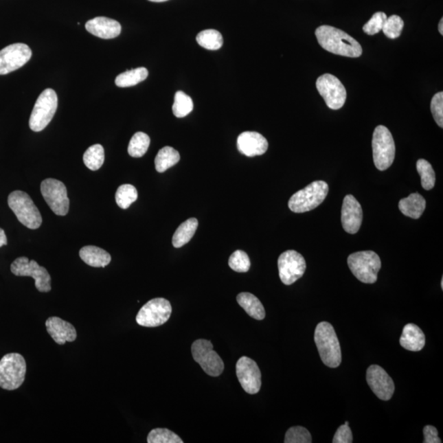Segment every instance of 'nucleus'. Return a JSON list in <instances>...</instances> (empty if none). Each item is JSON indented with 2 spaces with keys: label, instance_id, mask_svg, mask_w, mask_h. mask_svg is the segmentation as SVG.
Returning a JSON list of instances; mask_svg holds the SVG:
<instances>
[{
  "label": "nucleus",
  "instance_id": "nucleus-1",
  "mask_svg": "<svg viewBox=\"0 0 443 443\" xmlns=\"http://www.w3.org/2000/svg\"><path fill=\"white\" fill-rule=\"evenodd\" d=\"M315 36L320 46L328 52L349 58L361 56L360 43L340 29L323 25L315 30Z\"/></svg>",
  "mask_w": 443,
  "mask_h": 443
},
{
  "label": "nucleus",
  "instance_id": "nucleus-2",
  "mask_svg": "<svg viewBox=\"0 0 443 443\" xmlns=\"http://www.w3.org/2000/svg\"><path fill=\"white\" fill-rule=\"evenodd\" d=\"M315 341L323 364L329 368H337L341 363V350L332 324L319 323L315 328Z\"/></svg>",
  "mask_w": 443,
  "mask_h": 443
},
{
  "label": "nucleus",
  "instance_id": "nucleus-3",
  "mask_svg": "<svg viewBox=\"0 0 443 443\" xmlns=\"http://www.w3.org/2000/svg\"><path fill=\"white\" fill-rule=\"evenodd\" d=\"M328 193V185L315 181L290 198L288 207L294 213H306L321 205Z\"/></svg>",
  "mask_w": 443,
  "mask_h": 443
},
{
  "label": "nucleus",
  "instance_id": "nucleus-4",
  "mask_svg": "<svg viewBox=\"0 0 443 443\" xmlns=\"http://www.w3.org/2000/svg\"><path fill=\"white\" fill-rule=\"evenodd\" d=\"M348 264L353 275L364 284H373L377 282L378 273L382 263L374 251H366L353 253L348 259Z\"/></svg>",
  "mask_w": 443,
  "mask_h": 443
},
{
  "label": "nucleus",
  "instance_id": "nucleus-5",
  "mask_svg": "<svg viewBox=\"0 0 443 443\" xmlns=\"http://www.w3.org/2000/svg\"><path fill=\"white\" fill-rule=\"evenodd\" d=\"M27 363L22 354L10 353L0 361V387L5 390L18 389L25 380Z\"/></svg>",
  "mask_w": 443,
  "mask_h": 443
},
{
  "label": "nucleus",
  "instance_id": "nucleus-6",
  "mask_svg": "<svg viewBox=\"0 0 443 443\" xmlns=\"http://www.w3.org/2000/svg\"><path fill=\"white\" fill-rule=\"evenodd\" d=\"M8 204L19 221L30 229H37L41 225L42 217L28 194L22 191L12 192L8 198Z\"/></svg>",
  "mask_w": 443,
  "mask_h": 443
},
{
  "label": "nucleus",
  "instance_id": "nucleus-7",
  "mask_svg": "<svg viewBox=\"0 0 443 443\" xmlns=\"http://www.w3.org/2000/svg\"><path fill=\"white\" fill-rule=\"evenodd\" d=\"M372 147L375 167L380 171L387 170L394 161L396 146L394 137L386 126L380 125L375 128Z\"/></svg>",
  "mask_w": 443,
  "mask_h": 443
},
{
  "label": "nucleus",
  "instance_id": "nucleus-8",
  "mask_svg": "<svg viewBox=\"0 0 443 443\" xmlns=\"http://www.w3.org/2000/svg\"><path fill=\"white\" fill-rule=\"evenodd\" d=\"M58 108V96L53 89H46L41 93L34 106L29 126L33 132H41L47 126L56 115Z\"/></svg>",
  "mask_w": 443,
  "mask_h": 443
},
{
  "label": "nucleus",
  "instance_id": "nucleus-9",
  "mask_svg": "<svg viewBox=\"0 0 443 443\" xmlns=\"http://www.w3.org/2000/svg\"><path fill=\"white\" fill-rule=\"evenodd\" d=\"M211 341L199 339L194 341L192 353L194 360L199 364L209 376L218 377L225 370V363L217 352L214 351Z\"/></svg>",
  "mask_w": 443,
  "mask_h": 443
},
{
  "label": "nucleus",
  "instance_id": "nucleus-10",
  "mask_svg": "<svg viewBox=\"0 0 443 443\" xmlns=\"http://www.w3.org/2000/svg\"><path fill=\"white\" fill-rule=\"evenodd\" d=\"M172 314V306L168 299L155 298L141 307L136 317L141 326L155 328L168 322Z\"/></svg>",
  "mask_w": 443,
  "mask_h": 443
},
{
  "label": "nucleus",
  "instance_id": "nucleus-11",
  "mask_svg": "<svg viewBox=\"0 0 443 443\" xmlns=\"http://www.w3.org/2000/svg\"><path fill=\"white\" fill-rule=\"evenodd\" d=\"M11 272L19 277H32L35 280L36 288L41 293L52 291V277L44 267L36 261L29 260L27 257H19L11 264Z\"/></svg>",
  "mask_w": 443,
  "mask_h": 443
},
{
  "label": "nucleus",
  "instance_id": "nucleus-12",
  "mask_svg": "<svg viewBox=\"0 0 443 443\" xmlns=\"http://www.w3.org/2000/svg\"><path fill=\"white\" fill-rule=\"evenodd\" d=\"M316 87L329 109L337 111L343 107L347 100V91L335 76L328 73L320 76Z\"/></svg>",
  "mask_w": 443,
  "mask_h": 443
},
{
  "label": "nucleus",
  "instance_id": "nucleus-13",
  "mask_svg": "<svg viewBox=\"0 0 443 443\" xmlns=\"http://www.w3.org/2000/svg\"><path fill=\"white\" fill-rule=\"evenodd\" d=\"M41 191L46 203L59 216L69 213L70 202L65 185L62 181L48 179L42 181Z\"/></svg>",
  "mask_w": 443,
  "mask_h": 443
},
{
  "label": "nucleus",
  "instance_id": "nucleus-14",
  "mask_svg": "<svg viewBox=\"0 0 443 443\" xmlns=\"http://www.w3.org/2000/svg\"><path fill=\"white\" fill-rule=\"evenodd\" d=\"M280 280L285 285H292L299 280L306 272V263L304 257L297 251H286L277 261Z\"/></svg>",
  "mask_w": 443,
  "mask_h": 443
},
{
  "label": "nucleus",
  "instance_id": "nucleus-15",
  "mask_svg": "<svg viewBox=\"0 0 443 443\" xmlns=\"http://www.w3.org/2000/svg\"><path fill=\"white\" fill-rule=\"evenodd\" d=\"M32 56V49L23 43L12 44L0 50V75L19 69L26 65Z\"/></svg>",
  "mask_w": 443,
  "mask_h": 443
},
{
  "label": "nucleus",
  "instance_id": "nucleus-16",
  "mask_svg": "<svg viewBox=\"0 0 443 443\" xmlns=\"http://www.w3.org/2000/svg\"><path fill=\"white\" fill-rule=\"evenodd\" d=\"M236 376L245 391L256 394L260 390L261 372L258 365L247 356L240 357L236 365Z\"/></svg>",
  "mask_w": 443,
  "mask_h": 443
},
{
  "label": "nucleus",
  "instance_id": "nucleus-17",
  "mask_svg": "<svg viewBox=\"0 0 443 443\" xmlns=\"http://www.w3.org/2000/svg\"><path fill=\"white\" fill-rule=\"evenodd\" d=\"M366 380L371 390L379 399L389 400L394 396V382L382 367L376 365L370 366L367 370Z\"/></svg>",
  "mask_w": 443,
  "mask_h": 443
},
{
  "label": "nucleus",
  "instance_id": "nucleus-18",
  "mask_svg": "<svg viewBox=\"0 0 443 443\" xmlns=\"http://www.w3.org/2000/svg\"><path fill=\"white\" fill-rule=\"evenodd\" d=\"M341 225L348 234H356L363 220V210L358 201L352 195L345 196L341 208Z\"/></svg>",
  "mask_w": 443,
  "mask_h": 443
},
{
  "label": "nucleus",
  "instance_id": "nucleus-19",
  "mask_svg": "<svg viewBox=\"0 0 443 443\" xmlns=\"http://www.w3.org/2000/svg\"><path fill=\"white\" fill-rule=\"evenodd\" d=\"M268 148V141L262 135L256 132H245L238 138V150L248 157L262 155Z\"/></svg>",
  "mask_w": 443,
  "mask_h": 443
},
{
  "label": "nucleus",
  "instance_id": "nucleus-20",
  "mask_svg": "<svg viewBox=\"0 0 443 443\" xmlns=\"http://www.w3.org/2000/svg\"><path fill=\"white\" fill-rule=\"evenodd\" d=\"M46 329L57 344L65 345L77 339V331L73 325L58 317H50L45 322Z\"/></svg>",
  "mask_w": 443,
  "mask_h": 443
},
{
  "label": "nucleus",
  "instance_id": "nucleus-21",
  "mask_svg": "<svg viewBox=\"0 0 443 443\" xmlns=\"http://www.w3.org/2000/svg\"><path fill=\"white\" fill-rule=\"evenodd\" d=\"M86 29L88 32L102 39H113L120 35L122 27L117 21L105 18V16H97L86 23Z\"/></svg>",
  "mask_w": 443,
  "mask_h": 443
},
{
  "label": "nucleus",
  "instance_id": "nucleus-22",
  "mask_svg": "<svg viewBox=\"0 0 443 443\" xmlns=\"http://www.w3.org/2000/svg\"><path fill=\"white\" fill-rule=\"evenodd\" d=\"M400 344L407 351L420 352L425 345L424 333L417 325L408 323L403 328Z\"/></svg>",
  "mask_w": 443,
  "mask_h": 443
},
{
  "label": "nucleus",
  "instance_id": "nucleus-23",
  "mask_svg": "<svg viewBox=\"0 0 443 443\" xmlns=\"http://www.w3.org/2000/svg\"><path fill=\"white\" fill-rule=\"evenodd\" d=\"M79 255L84 262L94 268H104L111 262V255L106 251L94 246L82 247Z\"/></svg>",
  "mask_w": 443,
  "mask_h": 443
},
{
  "label": "nucleus",
  "instance_id": "nucleus-24",
  "mask_svg": "<svg viewBox=\"0 0 443 443\" xmlns=\"http://www.w3.org/2000/svg\"><path fill=\"white\" fill-rule=\"evenodd\" d=\"M426 207V201L419 193L411 194L399 202V209L404 215L413 219L420 218Z\"/></svg>",
  "mask_w": 443,
  "mask_h": 443
},
{
  "label": "nucleus",
  "instance_id": "nucleus-25",
  "mask_svg": "<svg viewBox=\"0 0 443 443\" xmlns=\"http://www.w3.org/2000/svg\"><path fill=\"white\" fill-rule=\"evenodd\" d=\"M236 301L251 318L256 320H263L265 318L264 307L255 295L249 293H242L236 297Z\"/></svg>",
  "mask_w": 443,
  "mask_h": 443
},
{
  "label": "nucleus",
  "instance_id": "nucleus-26",
  "mask_svg": "<svg viewBox=\"0 0 443 443\" xmlns=\"http://www.w3.org/2000/svg\"><path fill=\"white\" fill-rule=\"evenodd\" d=\"M199 223L195 218L188 219L181 223L172 236V246L180 248L188 244L195 235Z\"/></svg>",
  "mask_w": 443,
  "mask_h": 443
},
{
  "label": "nucleus",
  "instance_id": "nucleus-27",
  "mask_svg": "<svg viewBox=\"0 0 443 443\" xmlns=\"http://www.w3.org/2000/svg\"><path fill=\"white\" fill-rule=\"evenodd\" d=\"M179 152L170 146L162 148L155 159V168L159 172H164L179 162Z\"/></svg>",
  "mask_w": 443,
  "mask_h": 443
},
{
  "label": "nucleus",
  "instance_id": "nucleus-28",
  "mask_svg": "<svg viewBox=\"0 0 443 443\" xmlns=\"http://www.w3.org/2000/svg\"><path fill=\"white\" fill-rule=\"evenodd\" d=\"M149 75V71L146 67H138V69L126 71L124 73L117 76L115 79L116 86L118 87H130L145 81Z\"/></svg>",
  "mask_w": 443,
  "mask_h": 443
},
{
  "label": "nucleus",
  "instance_id": "nucleus-29",
  "mask_svg": "<svg viewBox=\"0 0 443 443\" xmlns=\"http://www.w3.org/2000/svg\"><path fill=\"white\" fill-rule=\"evenodd\" d=\"M196 41L202 47L209 50H218L223 44L222 34L213 29L205 30L198 34Z\"/></svg>",
  "mask_w": 443,
  "mask_h": 443
},
{
  "label": "nucleus",
  "instance_id": "nucleus-30",
  "mask_svg": "<svg viewBox=\"0 0 443 443\" xmlns=\"http://www.w3.org/2000/svg\"><path fill=\"white\" fill-rule=\"evenodd\" d=\"M83 161L89 170H99L104 162V147L99 144L89 147L83 155Z\"/></svg>",
  "mask_w": 443,
  "mask_h": 443
},
{
  "label": "nucleus",
  "instance_id": "nucleus-31",
  "mask_svg": "<svg viewBox=\"0 0 443 443\" xmlns=\"http://www.w3.org/2000/svg\"><path fill=\"white\" fill-rule=\"evenodd\" d=\"M150 144V137L141 132L134 134L130 139L128 146V154L134 158H141L144 156L149 149Z\"/></svg>",
  "mask_w": 443,
  "mask_h": 443
},
{
  "label": "nucleus",
  "instance_id": "nucleus-32",
  "mask_svg": "<svg viewBox=\"0 0 443 443\" xmlns=\"http://www.w3.org/2000/svg\"><path fill=\"white\" fill-rule=\"evenodd\" d=\"M416 168L421 177L422 187L426 191L433 189L435 185L436 176L431 164L427 160L420 159L417 161Z\"/></svg>",
  "mask_w": 443,
  "mask_h": 443
},
{
  "label": "nucleus",
  "instance_id": "nucleus-33",
  "mask_svg": "<svg viewBox=\"0 0 443 443\" xmlns=\"http://www.w3.org/2000/svg\"><path fill=\"white\" fill-rule=\"evenodd\" d=\"M138 192L136 188L130 184H124L117 188L115 200L121 209H128L130 205L137 200Z\"/></svg>",
  "mask_w": 443,
  "mask_h": 443
},
{
  "label": "nucleus",
  "instance_id": "nucleus-34",
  "mask_svg": "<svg viewBox=\"0 0 443 443\" xmlns=\"http://www.w3.org/2000/svg\"><path fill=\"white\" fill-rule=\"evenodd\" d=\"M193 101L189 95L183 91H177L174 97V103L172 105V112L177 117L188 116L193 111Z\"/></svg>",
  "mask_w": 443,
  "mask_h": 443
},
{
  "label": "nucleus",
  "instance_id": "nucleus-35",
  "mask_svg": "<svg viewBox=\"0 0 443 443\" xmlns=\"http://www.w3.org/2000/svg\"><path fill=\"white\" fill-rule=\"evenodd\" d=\"M148 443H183L181 438L168 429H155L151 430L147 437Z\"/></svg>",
  "mask_w": 443,
  "mask_h": 443
},
{
  "label": "nucleus",
  "instance_id": "nucleus-36",
  "mask_svg": "<svg viewBox=\"0 0 443 443\" xmlns=\"http://www.w3.org/2000/svg\"><path fill=\"white\" fill-rule=\"evenodd\" d=\"M404 27V22L402 18L398 15H392L387 18L384 23L382 31L389 39H396L402 35Z\"/></svg>",
  "mask_w": 443,
  "mask_h": 443
},
{
  "label": "nucleus",
  "instance_id": "nucleus-37",
  "mask_svg": "<svg viewBox=\"0 0 443 443\" xmlns=\"http://www.w3.org/2000/svg\"><path fill=\"white\" fill-rule=\"evenodd\" d=\"M230 268L238 273H247L251 268V260L243 251H236L229 260Z\"/></svg>",
  "mask_w": 443,
  "mask_h": 443
},
{
  "label": "nucleus",
  "instance_id": "nucleus-38",
  "mask_svg": "<svg viewBox=\"0 0 443 443\" xmlns=\"http://www.w3.org/2000/svg\"><path fill=\"white\" fill-rule=\"evenodd\" d=\"M285 443H311V434L301 426L290 428L285 435Z\"/></svg>",
  "mask_w": 443,
  "mask_h": 443
},
{
  "label": "nucleus",
  "instance_id": "nucleus-39",
  "mask_svg": "<svg viewBox=\"0 0 443 443\" xmlns=\"http://www.w3.org/2000/svg\"><path fill=\"white\" fill-rule=\"evenodd\" d=\"M387 19V16L385 12H376L372 16L369 22L366 23L365 26L363 27V31L369 36L376 35V34L382 31Z\"/></svg>",
  "mask_w": 443,
  "mask_h": 443
},
{
  "label": "nucleus",
  "instance_id": "nucleus-40",
  "mask_svg": "<svg viewBox=\"0 0 443 443\" xmlns=\"http://www.w3.org/2000/svg\"><path fill=\"white\" fill-rule=\"evenodd\" d=\"M431 112L437 124L443 126V92H438L433 97L431 101Z\"/></svg>",
  "mask_w": 443,
  "mask_h": 443
},
{
  "label": "nucleus",
  "instance_id": "nucleus-41",
  "mask_svg": "<svg viewBox=\"0 0 443 443\" xmlns=\"http://www.w3.org/2000/svg\"><path fill=\"white\" fill-rule=\"evenodd\" d=\"M353 436L352 429L348 424L341 425L337 430L334 437H333V443H352Z\"/></svg>",
  "mask_w": 443,
  "mask_h": 443
},
{
  "label": "nucleus",
  "instance_id": "nucleus-42",
  "mask_svg": "<svg viewBox=\"0 0 443 443\" xmlns=\"http://www.w3.org/2000/svg\"><path fill=\"white\" fill-rule=\"evenodd\" d=\"M424 443H441L442 441L438 437V430L431 425L425 426L424 428Z\"/></svg>",
  "mask_w": 443,
  "mask_h": 443
},
{
  "label": "nucleus",
  "instance_id": "nucleus-43",
  "mask_svg": "<svg viewBox=\"0 0 443 443\" xmlns=\"http://www.w3.org/2000/svg\"><path fill=\"white\" fill-rule=\"evenodd\" d=\"M8 244L7 236L5 235V231L2 229H0V247L6 246Z\"/></svg>",
  "mask_w": 443,
  "mask_h": 443
},
{
  "label": "nucleus",
  "instance_id": "nucleus-44",
  "mask_svg": "<svg viewBox=\"0 0 443 443\" xmlns=\"http://www.w3.org/2000/svg\"><path fill=\"white\" fill-rule=\"evenodd\" d=\"M443 19H442L440 23V25H438V31H440L441 35H443Z\"/></svg>",
  "mask_w": 443,
  "mask_h": 443
},
{
  "label": "nucleus",
  "instance_id": "nucleus-45",
  "mask_svg": "<svg viewBox=\"0 0 443 443\" xmlns=\"http://www.w3.org/2000/svg\"><path fill=\"white\" fill-rule=\"evenodd\" d=\"M149 1L155 2V3H161V2L168 1V0H149Z\"/></svg>",
  "mask_w": 443,
  "mask_h": 443
},
{
  "label": "nucleus",
  "instance_id": "nucleus-46",
  "mask_svg": "<svg viewBox=\"0 0 443 443\" xmlns=\"http://www.w3.org/2000/svg\"><path fill=\"white\" fill-rule=\"evenodd\" d=\"M441 286H442V289H443V280H442Z\"/></svg>",
  "mask_w": 443,
  "mask_h": 443
},
{
  "label": "nucleus",
  "instance_id": "nucleus-47",
  "mask_svg": "<svg viewBox=\"0 0 443 443\" xmlns=\"http://www.w3.org/2000/svg\"><path fill=\"white\" fill-rule=\"evenodd\" d=\"M345 424H348V425H349V422H348V421H345Z\"/></svg>",
  "mask_w": 443,
  "mask_h": 443
}]
</instances>
